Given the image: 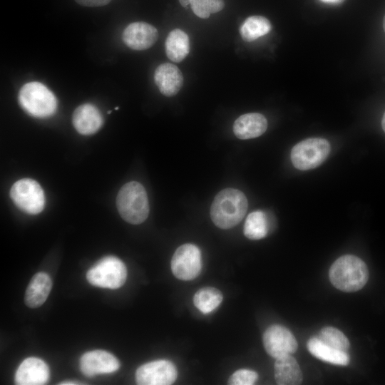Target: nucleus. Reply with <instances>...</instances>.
<instances>
[{
	"label": "nucleus",
	"mask_w": 385,
	"mask_h": 385,
	"mask_svg": "<svg viewBox=\"0 0 385 385\" xmlns=\"http://www.w3.org/2000/svg\"><path fill=\"white\" fill-rule=\"evenodd\" d=\"M248 207L245 194L235 188H226L215 197L210 210L213 223L221 229H230L243 219Z\"/></svg>",
	"instance_id": "nucleus-1"
},
{
	"label": "nucleus",
	"mask_w": 385,
	"mask_h": 385,
	"mask_svg": "<svg viewBox=\"0 0 385 385\" xmlns=\"http://www.w3.org/2000/svg\"><path fill=\"white\" fill-rule=\"evenodd\" d=\"M332 284L343 292H356L364 287L369 279V270L359 257L346 255L339 257L329 269Z\"/></svg>",
	"instance_id": "nucleus-2"
},
{
	"label": "nucleus",
	"mask_w": 385,
	"mask_h": 385,
	"mask_svg": "<svg viewBox=\"0 0 385 385\" xmlns=\"http://www.w3.org/2000/svg\"><path fill=\"white\" fill-rule=\"evenodd\" d=\"M116 206L121 217L126 222L138 225L149 214V202L144 187L138 182L125 183L119 190Z\"/></svg>",
	"instance_id": "nucleus-3"
},
{
	"label": "nucleus",
	"mask_w": 385,
	"mask_h": 385,
	"mask_svg": "<svg viewBox=\"0 0 385 385\" xmlns=\"http://www.w3.org/2000/svg\"><path fill=\"white\" fill-rule=\"evenodd\" d=\"M18 101L21 108L35 118L50 117L57 109L55 95L40 82L24 84L19 90Z\"/></svg>",
	"instance_id": "nucleus-4"
},
{
	"label": "nucleus",
	"mask_w": 385,
	"mask_h": 385,
	"mask_svg": "<svg viewBox=\"0 0 385 385\" xmlns=\"http://www.w3.org/2000/svg\"><path fill=\"white\" fill-rule=\"evenodd\" d=\"M88 282L93 286L115 289L123 285L127 278L125 264L118 258H102L87 272Z\"/></svg>",
	"instance_id": "nucleus-5"
},
{
	"label": "nucleus",
	"mask_w": 385,
	"mask_h": 385,
	"mask_svg": "<svg viewBox=\"0 0 385 385\" xmlns=\"http://www.w3.org/2000/svg\"><path fill=\"white\" fill-rule=\"evenodd\" d=\"M330 150L327 140L311 138L296 144L291 150L290 158L297 169L307 170L320 165L327 159Z\"/></svg>",
	"instance_id": "nucleus-6"
},
{
	"label": "nucleus",
	"mask_w": 385,
	"mask_h": 385,
	"mask_svg": "<svg viewBox=\"0 0 385 385\" xmlns=\"http://www.w3.org/2000/svg\"><path fill=\"white\" fill-rule=\"evenodd\" d=\"M10 197L16 206L26 213L36 215L44 208L43 190L33 179L23 178L16 181L10 190Z\"/></svg>",
	"instance_id": "nucleus-7"
},
{
	"label": "nucleus",
	"mask_w": 385,
	"mask_h": 385,
	"mask_svg": "<svg viewBox=\"0 0 385 385\" xmlns=\"http://www.w3.org/2000/svg\"><path fill=\"white\" fill-rule=\"evenodd\" d=\"M202 269V255L200 249L193 244H184L175 252L171 260L173 275L181 280L196 278Z\"/></svg>",
	"instance_id": "nucleus-8"
},
{
	"label": "nucleus",
	"mask_w": 385,
	"mask_h": 385,
	"mask_svg": "<svg viewBox=\"0 0 385 385\" xmlns=\"http://www.w3.org/2000/svg\"><path fill=\"white\" fill-rule=\"evenodd\" d=\"M177 376L174 364L161 359L139 366L135 372V380L140 385H169L176 380Z\"/></svg>",
	"instance_id": "nucleus-9"
},
{
	"label": "nucleus",
	"mask_w": 385,
	"mask_h": 385,
	"mask_svg": "<svg viewBox=\"0 0 385 385\" xmlns=\"http://www.w3.org/2000/svg\"><path fill=\"white\" fill-rule=\"evenodd\" d=\"M263 344L267 353L275 359L294 353L298 346L292 333L278 324L266 329L263 334Z\"/></svg>",
	"instance_id": "nucleus-10"
},
{
	"label": "nucleus",
	"mask_w": 385,
	"mask_h": 385,
	"mask_svg": "<svg viewBox=\"0 0 385 385\" xmlns=\"http://www.w3.org/2000/svg\"><path fill=\"white\" fill-rule=\"evenodd\" d=\"M120 363L112 354L104 350L86 352L80 359V369L86 376L112 373L118 369Z\"/></svg>",
	"instance_id": "nucleus-11"
},
{
	"label": "nucleus",
	"mask_w": 385,
	"mask_h": 385,
	"mask_svg": "<svg viewBox=\"0 0 385 385\" xmlns=\"http://www.w3.org/2000/svg\"><path fill=\"white\" fill-rule=\"evenodd\" d=\"M158 36V31L153 25L143 21H137L128 24L125 28L122 38L130 48L143 51L150 48L156 42Z\"/></svg>",
	"instance_id": "nucleus-12"
},
{
	"label": "nucleus",
	"mask_w": 385,
	"mask_h": 385,
	"mask_svg": "<svg viewBox=\"0 0 385 385\" xmlns=\"http://www.w3.org/2000/svg\"><path fill=\"white\" fill-rule=\"evenodd\" d=\"M49 376V368L42 359L29 357L18 367L15 374V383L19 385L45 384Z\"/></svg>",
	"instance_id": "nucleus-13"
},
{
	"label": "nucleus",
	"mask_w": 385,
	"mask_h": 385,
	"mask_svg": "<svg viewBox=\"0 0 385 385\" xmlns=\"http://www.w3.org/2000/svg\"><path fill=\"white\" fill-rule=\"evenodd\" d=\"M72 123L78 133L84 135L96 133L103 123L99 109L91 103H84L77 107L72 115Z\"/></svg>",
	"instance_id": "nucleus-14"
},
{
	"label": "nucleus",
	"mask_w": 385,
	"mask_h": 385,
	"mask_svg": "<svg viewBox=\"0 0 385 385\" xmlns=\"http://www.w3.org/2000/svg\"><path fill=\"white\" fill-rule=\"evenodd\" d=\"M154 81L163 95L171 97L176 95L182 88L183 76L176 66L165 63L156 68Z\"/></svg>",
	"instance_id": "nucleus-15"
},
{
	"label": "nucleus",
	"mask_w": 385,
	"mask_h": 385,
	"mask_svg": "<svg viewBox=\"0 0 385 385\" xmlns=\"http://www.w3.org/2000/svg\"><path fill=\"white\" fill-rule=\"evenodd\" d=\"M267 128L266 118L259 113H249L240 115L233 124L235 136L242 140L255 138L262 135Z\"/></svg>",
	"instance_id": "nucleus-16"
},
{
	"label": "nucleus",
	"mask_w": 385,
	"mask_h": 385,
	"mask_svg": "<svg viewBox=\"0 0 385 385\" xmlns=\"http://www.w3.org/2000/svg\"><path fill=\"white\" fill-rule=\"evenodd\" d=\"M52 280L45 272L36 273L31 279L25 293L24 302L30 308L41 306L48 298Z\"/></svg>",
	"instance_id": "nucleus-17"
},
{
	"label": "nucleus",
	"mask_w": 385,
	"mask_h": 385,
	"mask_svg": "<svg viewBox=\"0 0 385 385\" xmlns=\"http://www.w3.org/2000/svg\"><path fill=\"white\" fill-rule=\"evenodd\" d=\"M274 378L279 385H297L302 381V373L296 359L291 354L276 359Z\"/></svg>",
	"instance_id": "nucleus-18"
},
{
	"label": "nucleus",
	"mask_w": 385,
	"mask_h": 385,
	"mask_svg": "<svg viewBox=\"0 0 385 385\" xmlns=\"http://www.w3.org/2000/svg\"><path fill=\"white\" fill-rule=\"evenodd\" d=\"M307 345L309 351L322 361L339 366H346L349 363V356L346 352L324 344L316 337L309 339Z\"/></svg>",
	"instance_id": "nucleus-19"
},
{
	"label": "nucleus",
	"mask_w": 385,
	"mask_h": 385,
	"mask_svg": "<svg viewBox=\"0 0 385 385\" xmlns=\"http://www.w3.org/2000/svg\"><path fill=\"white\" fill-rule=\"evenodd\" d=\"M190 51V40L188 34L176 29L170 31L165 41V52L172 61L181 62Z\"/></svg>",
	"instance_id": "nucleus-20"
},
{
	"label": "nucleus",
	"mask_w": 385,
	"mask_h": 385,
	"mask_svg": "<svg viewBox=\"0 0 385 385\" xmlns=\"http://www.w3.org/2000/svg\"><path fill=\"white\" fill-rule=\"evenodd\" d=\"M271 29L272 25L267 18L255 15L245 20L240 28V34L245 41L251 42L266 35Z\"/></svg>",
	"instance_id": "nucleus-21"
},
{
	"label": "nucleus",
	"mask_w": 385,
	"mask_h": 385,
	"mask_svg": "<svg viewBox=\"0 0 385 385\" xmlns=\"http://www.w3.org/2000/svg\"><path fill=\"white\" fill-rule=\"evenodd\" d=\"M222 301L221 292L211 287H206L197 290L193 297V304L202 314L212 312L219 307Z\"/></svg>",
	"instance_id": "nucleus-22"
},
{
	"label": "nucleus",
	"mask_w": 385,
	"mask_h": 385,
	"mask_svg": "<svg viewBox=\"0 0 385 385\" xmlns=\"http://www.w3.org/2000/svg\"><path fill=\"white\" fill-rule=\"evenodd\" d=\"M269 223L266 214L261 210L251 212L244 225V235L250 240H260L266 237Z\"/></svg>",
	"instance_id": "nucleus-23"
},
{
	"label": "nucleus",
	"mask_w": 385,
	"mask_h": 385,
	"mask_svg": "<svg viewBox=\"0 0 385 385\" xmlns=\"http://www.w3.org/2000/svg\"><path fill=\"white\" fill-rule=\"evenodd\" d=\"M316 337L324 344L342 351L347 352L350 346L347 337L340 330L332 327L322 328Z\"/></svg>",
	"instance_id": "nucleus-24"
},
{
	"label": "nucleus",
	"mask_w": 385,
	"mask_h": 385,
	"mask_svg": "<svg viewBox=\"0 0 385 385\" xmlns=\"http://www.w3.org/2000/svg\"><path fill=\"white\" fill-rule=\"evenodd\" d=\"M190 4L194 14L202 19L220 11L225 6L223 0H190Z\"/></svg>",
	"instance_id": "nucleus-25"
},
{
	"label": "nucleus",
	"mask_w": 385,
	"mask_h": 385,
	"mask_svg": "<svg viewBox=\"0 0 385 385\" xmlns=\"http://www.w3.org/2000/svg\"><path fill=\"white\" fill-rule=\"evenodd\" d=\"M258 379V374L252 370L239 369L234 372L228 379L230 385H252Z\"/></svg>",
	"instance_id": "nucleus-26"
},
{
	"label": "nucleus",
	"mask_w": 385,
	"mask_h": 385,
	"mask_svg": "<svg viewBox=\"0 0 385 385\" xmlns=\"http://www.w3.org/2000/svg\"><path fill=\"white\" fill-rule=\"evenodd\" d=\"M112 0H75L76 3L83 6L98 7L109 4Z\"/></svg>",
	"instance_id": "nucleus-27"
},
{
	"label": "nucleus",
	"mask_w": 385,
	"mask_h": 385,
	"mask_svg": "<svg viewBox=\"0 0 385 385\" xmlns=\"http://www.w3.org/2000/svg\"><path fill=\"white\" fill-rule=\"evenodd\" d=\"M321 1L328 4H338L342 3L344 0H320Z\"/></svg>",
	"instance_id": "nucleus-28"
},
{
	"label": "nucleus",
	"mask_w": 385,
	"mask_h": 385,
	"mask_svg": "<svg viewBox=\"0 0 385 385\" xmlns=\"http://www.w3.org/2000/svg\"><path fill=\"white\" fill-rule=\"evenodd\" d=\"M61 385H73V384H81V383H78L76 381H63L62 383H60Z\"/></svg>",
	"instance_id": "nucleus-29"
},
{
	"label": "nucleus",
	"mask_w": 385,
	"mask_h": 385,
	"mask_svg": "<svg viewBox=\"0 0 385 385\" xmlns=\"http://www.w3.org/2000/svg\"><path fill=\"white\" fill-rule=\"evenodd\" d=\"M179 2L183 7H186L188 4H190V0H179Z\"/></svg>",
	"instance_id": "nucleus-30"
},
{
	"label": "nucleus",
	"mask_w": 385,
	"mask_h": 385,
	"mask_svg": "<svg viewBox=\"0 0 385 385\" xmlns=\"http://www.w3.org/2000/svg\"><path fill=\"white\" fill-rule=\"evenodd\" d=\"M381 127H382L383 130L385 133V112L384 113V115L381 119Z\"/></svg>",
	"instance_id": "nucleus-31"
},
{
	"label": "nucleus",
	"mask_w": 385,
	"mask_h": 385,
	"mask_svg": "<svg viewBox=\"0 0 385 385\" xmlns=\"http://www.w3.org/2000/svg\"><path fill=\"white\" fill-rule=\"evenodd\" d=\"M382 26H383L384 31L385 32V15H384V19H383Z\"/></svg>",
	"instance_id": "nucleus-32"
},
{
	"label": "nucleus",
	"mask_w": 385,
	"mask_h": 385,
	"mask_svg": "<svg viewBox=\"0 0 385 385\" xmlns=\"http://www.w3.org/2000/svg\"><path fill=\"white\" fill-rule=\"evenodd\" d=\"M115 110H118V107H115Z\"/></svg>",
	"instance_id": "nucleus-33"
}]
</instances>
